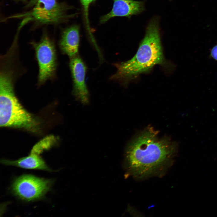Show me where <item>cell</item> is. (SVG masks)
<instances>
[{
    "label": "cell",
    "mask_w": 217,
    "mask_h": 217,
    "mask_svg": "<svg viewBox=\"0 0 217 217\" xmlns=\"http://www.w3.org/2000/svg\"><path fill=\"white\" fill-rule=\"evenodd\" d=\"M176 147L167 137L159 138L152 128H147L127 145L124 165L128 174L137 179L160 176L171 166Z\"/></svg>",
    "instance_id": "cell-1"
},
{
    "label": "cell",
    "mask_w": 217,
    "mask_h": 217,
    "mask_svg": "<svg viewBox=\"0 0 217 217\" xmlns=\"http://www.w3.org/2000/svg\"><path fill=\"white\" fill-rule=\"evenodd\" d=\"M165 61L159 19L155 17L149 24L145 36L134 56L128 61L114 64L117 70L110 79L126 85L140 74L149 72L155 65H164Z\"/></svg>",
    "instance_id": "cell-2"
},
{
    "label": "cell",
    "mask_w": 217,
    "mask_h": 217,
    "mask_svg": "<svg viewBox=\"0 0 217 217\" xmlns=\"http://www.w3.org/2000/svg\"><path fill=\"white\" fill-rule=\"evenodd\" d=\"M12 74L0 75V125L2 127L36 130L38 123L32 115L22 106L15 95Z\"/></svg>",
    "instance_id": "cell-3"
},
{
    "label": "cell",
    "mask_w": 217,
    "mask_h": 217,
    "mask_svg": "<svg viewBox=\"0 0 217 217\" xmlns=\"http://www.w3.org/2000/svg\"><path fill=\"white\" fill-rule=\"evenodd\" d=\"M31 44L35 50L38 65V84H43L54 77L55 74L57 62L55 46L46 33L39 42H32Z\"/></svg>",
    "instance_id": "cell-4"
},
{
    "label": "cell",
    "mask_w": 217,
    "mask_h": 217,
    "mask_svg": "<svg viewBox=\"0 0 217 217\" xmlns=\"http://www.w3.org/2000/svg\"><path fill=\"white\" fill-rule=\"evenodd\" d=\"M52 182L50 179L24 175L15 180L12 189L14 194L21 199L32 201L43 197L49 190Z\"/></svg>",
    "instance_id": "cell-5"
},
{
    "label": "cell",
    "mask_w": 217,
    "mask_h": 217,
    "mask_svg": "<svg viewBox=\"0 0 217 217\" xmlns=\"http://www.w3.org/2000/svg\"><path fill=\"white\" fill-rule=\"evenodd\" d=\"M66 6L57 0H37L30 12L31 18L41 24H56L70 17Z\"/></svg>",
    "instance_id": "cell-6"
},
{
    "label": "cell",
    "mask_w": 217,
    "mask_h": 217,
    "mask_svg": "<svg viewBox=\"0 0 217 217\" xmlns=\"http://www.w3.org/2000/svg\"><path fill=\"white\" fill-rule=\"evenodd\" d=\"M69 66L73 82V95L75 100L83 105H89L90 94L85 81L86 66L77 55L71 58Z\"/></svg>",
    "instance_id": "cell-7"
},
{
    "label": "cell",
    "mask_w": 217,
    "mask_h": 217,
    "mask_svg": "<svg viewBox=\"0 0 217 217\" xmlns=\"http://www.w3.org/2000/svg\"><path fill=\"white\" fill-rule=\"evenodd\" d=\"M112 8L110 12L102 16L100 22L103 24L115 17H126L140 14L144 10V3L133 0H113Z\"/></svg>",
    "instance_id": "cell-8"
},
{
    "label": "cell",
    "mask_w": 217,
    "mask_h": 217,
    "mask_svg": "<svg viewBox=\"0 0 217 217\" xmlns=\"http://www.w3.org/2000/svg\"><path fill=\"white\" fill-rule=\"evenodd\" d=\"M80 41L79 27L73 25L63 32L59 45L63 53L70 58L77 55Z\"/></svg>",
    "instance_id": "cell-9"
},
{
    "label": "cell",
    "mask_w": 217,
    "mask_h": 217,
    "mask_svg": "<svg viewBox=\"0 0 217 217\" xmlns=\"http://www.w3.org/2000/svg\"><path fill=\"white\" fill-rule=\"evenodd\" d=\"M1 162L5 165L16 166L25 169L51 171L38 154L32 152L29 156L16 160L3 159Z\"/></svg>",
    "instance_id": "cell-10"
},
{
    "label": "cell",
    "mask_w": 217,
    "mask_h": 217,
    "mask_svg": "<svg viewBox=\"0 0 217 217\" xmlns=\"http://www.w3.org/2000/svg\"><path fill=\"white\" fill-rule=\"evenodd\" d=\"M95 0H80L83 6L85 20L86 24L87 29L88 31H90V27L88 19V9L90 5Z\"/></svg>",
    "instance_id": "cell-11"
},
{
    "label": "cell",
    "mask_w": 217,
    "mask_h": 217,
    "mask_svg": "<svg viewBox=\"0 0 217 217\" xmlns=\"http://www.w3.org/2000/svg\"><path fill=\"white\" fill-rule=\"evenodd\" d=\"M37 0H30V3L31 4H35Z\"/></svg>",
    "instance_id": "cell-12"
},
{
    "label": "cell",
    "mask_w": 217,
    "mask_h": 217,
    "mask_svg": "<svg viewBox=\"0 0 217 217\" xmlns=\"http://www.w3.org/2000/svg\"><path fill=\"white\" fill-rule=\"evenodd\" d=\"M16 1H25V0H14Z\"/></svg>",
    "instance_id": "cell-13"
}]
</instances>
